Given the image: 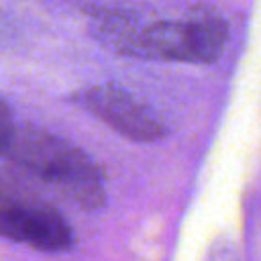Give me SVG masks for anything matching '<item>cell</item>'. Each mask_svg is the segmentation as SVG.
<instances>
[{
  "label": "cell",
  "mask_w": 261,
  "mask_h": 261,
  "mask_svg": "<svg viewBox=\"0 0 261 261\" xmlns=\"http://www.w3.org/2000/svg\"><path fill=\"white\" fill-rule=\"evenodd\" d=\"M2 157L84 210H96L106 200L100 167L80 147L45 128L16 122Z\"/></svg>",
  "instance_id": "6da1fadb"
},
{
  "label": "cell",
  "mask_w": 261,
  "mask_h": 261,
  "mask_svg": "<svg viewBox=\"0 0 261 261\" xmlns=\"http://www.w3.org/2000/svg\"><path fill=\"white\" fill-rule=\"evenodd\" d=\"M14 126H16V122L12 118L10 108L0 100V157L4 155V151L8 147V141L14 133Z\"/></svg>",
  "instance_id": "5b68a950"
},
{
  "label": "cell",
  "mask_w": 261,
  "mask_h": 261,
  "mask_svg": "<svg viewBox=\"0 0 261 261\" xmlns=\"http://www.w3.org/2000/svg\"><path fill=\"white\" fill-rule=\"evenodd\" d=\"M77 100L104 124L130 141L153 143L167 133L163 120L145 102L116 84H98L86 88Z\"/></svg>",
  "instance_id": "277c9868"
},
{
  "label": "cell",
  "mask_w": 261,
  "mask_h": 261,
  "mask_svg": "<svg viewBox=\"0 0 261 261\" xmlns=\"http://www.w3.org/2000/svg\"><path fill=\"white\" fill-rule=\"evenodd\" d=\"M0 237L31 249L57 253L73 243L63 214L31 190L18 175L0 169Z\"/></svg>",
  "instance_id": "3957f363"
},
{
  "label": "cell",
  "mask_w": 261,
  "mask_h": 261,
  "mask_svg": "<svg viewBox=\"0 0 261 261\" xmlns=\"http://www.w3.org/2000/svg\"><path fill=\"white\" fill-rule=\"evenodd\" d=\"M96 29L98 37L118 53L177 63H212L228 41L226 22L212 12H192L145 27H133L118 16H102Z\"/></svg>",
  "instance_id": "7a4b0ae2"
}]
</instances>
